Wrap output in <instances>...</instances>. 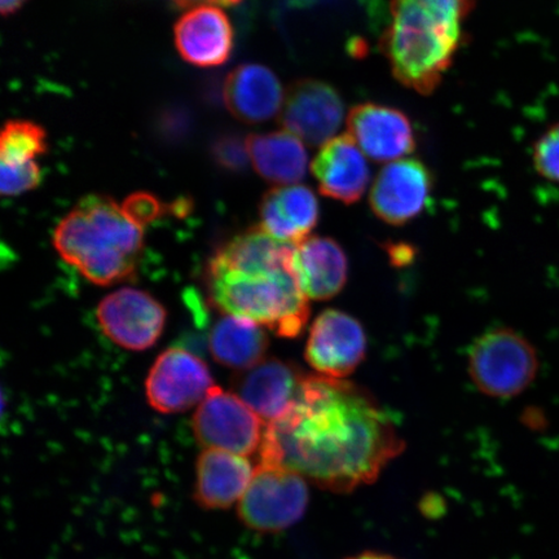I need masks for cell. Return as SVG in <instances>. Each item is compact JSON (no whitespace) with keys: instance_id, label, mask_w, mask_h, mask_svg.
I'll use <instances>...</instances> for the list:
<instances>
[{"instance_id":"3957f363","label":"cell","mask_w":559,"mask_h":559,"mask_svg":"<svg viewBox=\"0 0 559 559\" xmlns=\"http://www.w3.org/2000/svg\"><path fill=\"white\" fill-rule=\"evenodd\" d=\"M53 247L88 282L114 285L135 274L144 227L107 195H87L56 227Z\"/></svg>"},{"instance_id":"30bf717a","label":"cell","mask_w":559,"mask_h":559,"mask_svg":"<svg viewBox=\"0 0 559 559\" xmlns=\"http://www.w3.org/2000/svg\"><path fill=\"white\" fill-rule=\"evenodd\" d=\"M432 188L435 177L421 160L397 159L377 175L369 195L370 207L388 225H407L424 212Z\"/></svg>"},{"instance_id":"4316f807","label":"cell","mask_w":559,"mask_h":559,"mask_svg":"<svg viewBox=\"0 0 559 559\" xmlns=\"http://www.w3.org/2000/svg\"><path fill=\"white\" fill-rule=\"evenodd\" d=\"M193 121L190 111L181 107L165 108L157 117V134L167 143L183 142L191 134Z\"/></svg>"},{"instance_id":"277c9868","label":"cell","mask_w":559,"mask_h":559,"mask_svg":"<svg viewBox=\"0 0 559 559\" xmlns=\"http://www.w3.org/2000/svg\"><path fill=\"white\" fill-rule=\"evenodd\" d=\"M382 52L397 81L421 95L435 93L461 44V24L417 0H391Z\"/></svg>"},{"instance_id":"d4e9b609","label":"cell","mask_w":559,"mask_h":559,"mask_svg":"<svg viewBox=\"0 0 559 559\" xmlns=\"http://www.w3.org/2000/svg\"><path fill=\"white\" fill-rule=\"evenodd\" d=\"M41 183V170L35 160L26 164H2V183L0 190L4 198H15L35 190Z\"/></svg>"},{"instance_id":"e0dca14e","label":"cell","mask_w":559,"mask_h":559,"mask_svg":"<svg viewBox=\"0 0 559 559\" xmlns=\"http://www.w3.org/2000/svg\"><path fill=\"white\" fill-rule=\"evenodd\" d=\"M285 93L269 68L243 64L230 72L223 87L226 107L237 120L255 124L282 114Z\"/></svg>"},{"instance_id":"7a4b0ae2","label":"cell","mask_w":559,"mask_h":559,"mask_svg":"<svg viewBox=\"0 0 559 559\" xmlns=\"http://www.w3.org/2000/svg\"><path fill=\"white\" fill-rule=\"evenodd\" d=\"M296 245L260 227L216 251L209 263L210 295L222 311L247 318L284 338H296L310 318L295 267Z\"/></svg>"},{"instance_id":"52a82bcc","label":"cell","mask_w":559,"mask_h":559,"mask_svg":"<svg viewBox=\"0 0 559 559\" xmlns=\"http://www.w3.org/2000/svg\"><path fill=\"white\" fill-rule=\"evenodd\" d=\"M195 439L205 449L250 456L261 450L263 421L237 394L214 386L192 419Z\"/></svg>"},{"instance_id":"83f0119b","label":"cell","mask_w":559,"mask_h":559,"mask_svg":"<svg viewBox=\"0 0 559 559\" xmlns=\"http://www.w3.org/2000/svg\"><path fill=\"white\" fill-rule=\"evenodd\" d=\"M164 204L155 194L148 192H136L129 195L122 204L124 213L138 225L145 227L155 222L164 213Z\"/></svg>"},{"instance_id":"5b68a950","label":"cell","mask_w":559,"mask_h":559,"mask_svg":"<svg viewBox=\"0 0 559 559\" xmlns=\"http://www.w3.org/2000/svg\"><path fill=\"white\" fill-rule=\"evenodd\" d=\"M539 368L536 349L522 334L495 328L474 342L467 369L475 386L493 397H513L534 382Z\"/></svg>"},{"instance_id":"6da1fadb","label":"cell","mask_w":559,"mask_h":559,"mask_svg":"<svg viewBox=\"0 0 559 559\" xmlns=\"http://www.w3.org/2000/svg\"><path fill=\"white\" fill-rule=\"evenodd\" d=\"M404 451L391 417L358 384L306 376L297 401L265 426L261 464L282 466L335 493L373 484Z\"/></svg>"},{"instance_id":"1f68e13d","label":"cell","mask_w":559,"mask_h":559,"mask_svg":"<svg viewBox=\"0 0 559 559\" xmlns=\"http://www.w3.org/2000/svg\"><path fill=\"white\" fill-rule=\"evenodd\" d=\"M241 2V0H218V3H216V5H225V7H229V5H235V4H239Z\"/></svg>"},{"instance_id":"44dd1931","label":"cell","mask_w":559,"mask_h":559,"mask_svg":"<svg viewBox=\"0 0 559 559\" xmlns=\"http://www.w3.org/2000/svg\"><path fill=\"white\" fill-rule=\"evenodd\" d=\"M251 164L264 180L290 186L306 177L309 155L302 140L289 131L247 138Z\"/></svg>"},{"instance_id":"cb8c5ba5","label":"cell","mask_w":559,"mask_h":559,"mask_svg":"<svg viewBox=\"0 0 559 559\" xmlns=\"http://www.w3.org/2000/svg\"><path fill=\"white\" fill-rule=\"evenodd\" d=\"M212 157L221 169L239 174L248 169L249 151L247 139L239 134L228 132L216 138L212 144Z\"/></svg>"},{"instance_id":"ba28073f","label":"cell","mask_w":559,"mask_h":559,"mask_svg":"<svg viewBox=\"0 0 559 559\" xmlns=\"http://www.w3.org/2000/svg\"><path fill=\"white\" fill-rule=\"evenodd\" d=\"M215 386L204 360L185 348L158 356L145 381L146 400L159 414H180L200 405Z\"/></svg>"},{"instance_id":"9c48e42d","label":"cell","mask_w":559,"mask_h":559,"mask_svg":"<svg viewBox=\"0 0 559 559\" xmlns=\"http://www.w3.org/2000/svg\"><path fill=\"white\" fill-rule=\"evenodd\" d=\"M96 318L104 334L116 345L130 352H144L163 334L166 310L148 293L122 288L102 300Z\"/></svg>"},{"instance_id":"d6986e66","label":"cell","mask_w":559,"mask_h":559,"mask_svg":"<svg viewBox=\"0 0 559 559\" xmlns=\"http://www.w3.org/2000/svg\"><path fill=\"white\" fill-rule=\"evenodd\" d=\"M261 227L276 240L298 245L319 222V201L306 186L272 188L260 206Z\"/></svg>"},{"instance_id":"7c38bea8","label":"cell","mask_w":559,"mask_h":559,"mask_svg":"<svg viewBox=\"0 0 559 559\" xmlns=\"http://www.w3.org/2000/svg\"><path fill=\"white\" fill-rule=\"evenodd\" d=\"M345 105L338 91L325 82L298 81L285 96L280 121L309 145H324L341 128Z\"/></svg>"},{"instance_id":"f1b7e54d","label":"cell","mask_w":559,"mask_h":559,"mask_svg":"<svg viewBox=\"0 0 559 559\" xmlns=\"http://www.w3.org/2000/svg\"><path fill=\"white\" fill-rule=\"evenodd\" d=\"M29 0H0V10L4 16L19 12Z\"/></svg>"},{"instance_id":"2e32d148","label":"cell","mask_w":559,"mask_h":559,"mask_svg":"<svg viewBox=\"0 0 559 559\" xmlns=\"http://www.w3.org/2000/svg\"><path fill=\"white\" fill-rule=\"evenodd\" d=\"M305 377L290 362L264 359L240 376L236 391L263 423L270 424L284 416L295 404Z\"/></svg>"},{"instance_id":"ac0fdd59","label":"cell","mask_w":559,"mask_h":559,"mask_svg":"<svg viewBox=\"0 0 559 559\" xmlns=\"http://www.w3.org/2000/svg\"><path fill=\"white\" fill-rule=\"evenodd\" d=\"M254 473L248 457L205 449L201 452L195 467V501L207 510L228 509L240 502Z\"/></svg>"},{"instance_id":"4fadbf2b","label":"cell","mask_w":559,"mask_h":559,"mask_svg":"<svg viewBox=\"0 0 559 559\" xmlns=\"http://www.w3.org/2000/svg\"><path fill=\"white\" fill-rule=\"evenodd\" d=\"M348 135L377 163L397 160L416 150V134L403 111L374 103L356 105L347 117Z\"/></svg>"},{"instance_id":"603a6c76","label":"cell","mask_w":559,"mask_h":559,"mask_svg":"<svg viewBox=\"0 0 559 559\" xmlns=\"http://www.w3.org/2000/svg\"><path fill=\"white\" fill-rule=\"evenodd\" d=\"M47 132L41 126L24 120L5 123L0 139L2 164L19 165L32 163L47 152Z\"/></svg>"},{"instance_id":"9a60e30c","label":"cell","mask_w":559,"mask_h":559,"mask_svg":"<svg viewBox=\"0 0 559 559\" xmlns=\"http://www.w3.org/2000/svg\"><path fill=\"white\" fill-rule=\"evenodd\" d=\"M312 174L321 193L346 205L362 198L370 180L365 152L349 135L333 138L321 146Z\"/></svg>"},{"instance_id":"8fae6325","label":"cell","mask_w":559,"mask_h":559,"mask_svg":"<svg viewBox=\"0 0 559 559\" xmlns=\"http://www.w3.org/2000/svg\"><path fill=\"white\" fill-rule=\"evenodd\" d=\"M366 354V332L348 313L326 310L313 321L305 355L320 374L345 379L361 365Z\"/></svg>"},{"instance_id":"484cf974","label":"cell","mask_w":559,"mask_h":559,"mask_svg":"<svg viewBox=\"0 0 559 559\" xmlns=\"http://www.w3.org/2000/svg\"><path fill=\"white\" fill-rule=\"evenodd\" d=\"M534 164L542 177L559 183V124L545 132L536 143Z\"/></svg>"},{"instance_id":"5bb4252c","label":"cell","mask_w":559,"mask_h":559,"mask_svg":"<svg viewBox=\"0 0 559 559\" xmlns=\"http://www.w3.org/2000/svg\"><path fill=\"white\" fill-rule=\"evenodd\" d=\"M175 46L181 58L200 68L225 64L234 48V27L216 5H200L175 24Z\"/></svg>"},{"instance_id":"7402d4cb","label":"cell","mask_w":559,"mask_h":559,"mask_svg":"<svg viewBox=\"0 0 559 559\" xmlns=\"http://www.w3.org/2000/svg\"><path fill=\"white\" fill-rule=\"evenodd\" d=\"M269 338L255 321L227 313L216 321L209 335V349L215 361L247 372L264 360Z\"/></svg>"},{"instance_id":"ffe728a7","label":"cell","mask_w":559,"mask_h":559,"mask_svg":"<svg viewBox=\"0 0 559 559\" xmlns=\"http://www.w3.org/2000/svg\"><path fill=\"white\" fill-rule=\"evenodd\" d=\"M295 267L300 288L309 299H331L344 289L347 282L345 251L337 241L328 237H307L296 245Z\"/></svg>"},{"instance_id":"4dcf8cb0","label":"cell","mask_w":559,"mask_h":559,"mask_svg":"<svg viewBox=\"0 0 559 559\" xmlns=\"http://www.w3.org/2000/svg\"><path fill=\"white\" fill-rule=\"evenodd\" d=\"M347 559H396V558L388 556V555H383V554H376V551H366V554L354 556V557L347 558Z\"/></svg>"},{"instance_id":"f546056e","label":"cell","mask_w":559,"mask_h":559,"mask_svg":"<svg viewBox=\"0 0 559 559\" xmlns=\"http://www.w3.org/2000/svg\"><path fill=\"white\" fill-rule=\"evenodd\" d=\"M171 2L179 7V9H190V7H200L218 3V0H171Z\"/></svg>"},{"instance_id":"d6a6232c","label":"cell","mask_w":559,"mask_h":559,"mask_svg":"<svg viewBox=\"0 0 559 559\" xmlns=\"http://www.w3.org/2000/svg\"><path fill=\"white\" fill-rule=\"evenodd\" d=\"M293 2H297L299 4H302L305 2H310V0H293Z\"/></svg>"},{"instance_id":"8992f818","label":"cell","mask_w":559,"mask_h":559,"mask_svg":"<svg viewBox=\"0 0 559 559\" xmlns=\"http://www.w3.org/2000/svg\"><path fill=\"white\" fill-rule=\"evenodd\" d=\"M310 493L302 475L282 466L257 467L237 507L245 527L261 534H278L302 519Z\"/></svg>"}]
</instances>
